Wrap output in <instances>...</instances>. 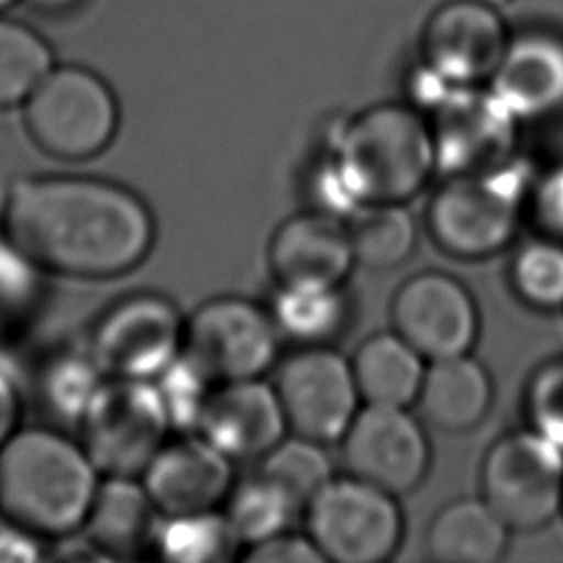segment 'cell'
I'll list each match as a JSON object with an SVG mask.
<instances>
[{"label": "cell", "mask_w": 563, "mask_h": 563, "mask_svg": "<svg viewBox=\"0 0 563 563\" xmlns=\"http://www.w3.org/2000/svg\"><path fill=\"white\" fill-rule=\"evenodd\" d=\"M29 266L33 264L9 240L0 244V330L24 306L31 290Z\"/></svg>", "instance_id": "cell-35"}, {"label": "cell", "mask_w": 563, "mask_h": 563, "mask_svg": "<svg viewBox=\"0 0 563 563\" xmlns=\"http://www.w3.org/2000/svg\"><path fill=\"white\" fill-rule=\"evenodd\" d=\"M350 365L363 402L394 407L416 402L427 367L424 356L396 330L365 339Z\"/></svg>", "instance_id": "cell-23"}, {"label": "cell", "mask_w": 563, "mask_h": 563, "mask_svg": "<svg viewBox=\"0 0 563 563\" xmlns=\"http://www.w3.org/2000/svg\"><path fill=\"white\" fill-rule=\"evenodd\" d=\"M482 499L510 530H537L563 506V446L534 429L501 435L482 462Z\"/></svg>", "instance_id": "cell-8"}, {"label": "cell", "mask_w": 563, "mask_h": 563, "mask_svg": "<svg viewBox=\"0 0 563 563\" xmlns=\"http://www.w3.org/2000/svg\"><path fill=\"white\" fill-rule=\"evenodd\" d=\"M561 512H563V506H561Z\"/></svg>", "instance_id": "cell-41"}, {"label": "cell", "mask_w": 563, "mask_h": 563, "mask_svg": "<svg viewBox=\"0 0 563 563\" xmlns=\"http://www.w3.org/2000/svg\"><path fill=\"white\" fill-rule=\"evenodd\" d=\"M231 462L200 433H187L161 446L141 482L163 517L218 510L233 486Z\"/></svg>", "instance_id": "cell-16"}, {"label": "cell", "mask_w": 563, "mask_h": 563, "mask_svg": "<svg viewBox=\"0 0 563 563\" xmlns=\"http://www.w3.org/2000/svg\"><path fill=\"white\" fill-rule=\"evenodd\" d=\"M240 539L224 512L207 510L163 517L154 537V552L176 563H222L235 556Z\"/></svg>", "instance_id": "cell-27"}, {"label": "cell", "mask_w": 563, "mask_h": 563, "mask_svg": "<svg viewBox=\"0 0 563 563\" xmlns=\"http://www.w3.org/2000/svg\"><path fill=\"white\" fill-rule=\"evenodd\" d=\"M246 561L251 563H314L323 561L314 543L308 539V534H292V532H279L266 541H260L255 545H249Z\"/></svg>", "instance_id": "cell-36"}, {"label": "cell", "mask_w": 563, "mask_h": 563, "mask_svg": "<svg viewBox=\"0 0 563 563\" xmlns=\"http://www.w3.org/2000/svg\"><path fill=\"white\" fill-rule=\"evenodd\" d=\"M279 330L251 299L216 297L185 319L183 354L216 385L260 378L275 361Z\"/></svg>", "instance_id": "cell-9"}, {"label": "cell", "mask_w": 563, "mask_h": 563, "mask_svg": "<svg viewBox=\"0 0 563 563\" xmlns=\"http://www.w3.org/2000/svg\"><path fill=\"white\" fill-rule=\"evenodd\" d=\"M20 2H24V0H0V13H7L11 7L20 4Z\"/></svg>", "instance_id": "cell-40"}, {"label": "cell", "mask_w": 563, "mask_h": 563, "mask_svg": "<svg viewBox=\"0 0 563 563\" xmlns=\"http://www.w3.org/2000/svg\"><path fill=\"white\" fill-rule=\"evenodd\" d=\"M510 528L479 499L446 504L427 530V554L438 563H495L508 548Z\"/></svg>", "instance_id": "cell-22"}, {"label": "cell", "mask_w": 563, "mask_h": 563, "mask_svg": "<svg viewBox=\"0 0 563 563\" xmlns=\"http://www.w3.org/2000/svg\"><path fill=\"white\" fill-rule=\"evenodd\" d=\"M20 394L11 372L0 361V446L18 431L20 420Z\"/></svg>", "instance_id": "cell-38"}, {"label": "cell", "mask_w": 563, "mask_h": 563, "mask_svg": "<svg viewBox=\"0 0 563 563\" xmlns=\"http://www.w3.org/2000/svg\"><path fill=\"white\" fill-rule=\"evenodd\" d=\"M515 292L532 308H563V242L539 238L523 244L512 262Z\"/></svg>", "instance_id": "cell-30"}, {"label": "cell", "mask_w": 563, "mask_h": 563, "mask_svg": "<svg viewBox=\"0 0 563 563\" xmlns=\"http://www.w3.org/2000/svg\"><path fill=\"white\" fill-rule=\"evenodd\" d=\"M286 431L275 387L244 378L213 387L196 433L231 460H260L286 438Z\"/></svg>", "instance_id": "cell-17"}, {"label": "cell", "mask_w": 563, "mask_h": 563, "mask_svg": "<svg viewBox=\"0 0 563 563\" xmlns=\"http://www.w3.org/2000/svg\"><path fill=\"white\" fill-rule=\"evenodd\" d=\"M273 387L288 431L321 444L341 440L363 402L350 361L325 345L290 354Z\"/></svg>", "instance_id": "cell-12"}, {"label": "cell", "mask_w": 563, "mask_h": 563, "mask_svg": "<svg viewBox=\"0 0 563 563\" xmlns=\"http://www.w3.org/2000/svg\"><path fill=\"white\" fill-rule=\"evenodd\" d=\"M279 334L303 345H323L347 317L341 286H279L271 306Z\"/></svg>", "instance_id": "cell-25"}, {"label": "cell", "mask_w": 563, "mask_h": 563, "mask_svg": "<svg viewBox=\"0 0 563 563\" xmlns=\"http://www.w3.org/2000/svg\"><path fill=\"white\" fill-rule=\"evenodd\" d=\"M435 169L479 172L512 161L519 119L490 88L451 86L429 108Z\"/></svg>", "instance_id": "cell-11"}, {"label": "cell", "mask_w": 563, "mask_h": 563, "mask_svg": "<svg viewBox=\"0 0 563 563\" xmlns=\"http://www.w3.org/2000/svg\"><path fill=\"white\" fill-rule=\"evenodd\" d=\"M297 512L303 508L260 468L251 477L233 482L224 499V517L246 548L286 532Z\"/></svg>", "instance_id": "cell-24"}, {"label": "cell", "mask_w": 563, "mask_h": 563, "mask_svg": "<svg viewBox=\"0 0 563 563\" xmlns=\"http://www.w3.org/2000/svg\"><path fill=\"white\" fill-rule=\"evenodd\" d=\"M391 321L394 330L429 361L471 352L479 330L468 288L438 271L418 273L398 288Z\"/></svg>", "instance_id": "cell-15"}, {"label": "cell", "mask_w": 563, "mask_h": 563, "mask_svg": "<svg viewBox=\"0 0 563 563\" xmlns=\"http://www.w3.org/2000/svg\"><path fill=\"white\" fill-rule=\"evenodd\" d=\"M303 517L308 539L332 563H383L405 530L396 495L350 473L323 484Z\"/></svg>", "instance_id": "cell-7"}, {"label": "cell", "mask_w": 563, "mask_h": 563, "mask_svg": "<svg viewBox=\"0 0 563 563\" xmlns=\"http://www.w3.org/2000/svg\"><path fill=\"white\" fill-rule=\"evenodd\" d=\"M354 264L347 224L323 209L286 218L268 244L277 286H341Z\"/></svg>", "instance_id": "cell-18"}, {"label": "cell", "mask_w": 563, "mask_h": 563, "mask_svg": "<svg viewBox=\"0 0 563 563\" xmlns=\"http://www.w3.org/2000/svg\"><path fill=\"white\" fill-rule=\"evenodd\" d=\"M185 319L163 295H130L97 321L90 356L106 378L154 380L183 350Z\"/></svg>", "instance_id": "cell-10"}, {"label": "cell", "mask_w": 563, "mask_h": 563, "mask_svg": "<svg viewBox=\"0 0 563 563\" xmlns=\"http://www.w3.org/2000/svg\"><path fill=\"white\" fill-rule=\"evenodd\" d=\"M154 383L163 398L169 427L176 431L196 433L216 383L194 361H189L183 350L154 378Z\"/></svg>", "instance_id": "cell-32"}, {"label": "cell", "mask_w": 563, "mask_h": 563, "mask_svg": "<svg viewBox=\"0 0 563 563\" xmlns=\"http://www.w3.org/2000/svg\"><path fill=\"white\" fill-rule=\"evenodd\" d=\"M106 380L99 365L88 356L68 354L51 361L40 378V398L44 407L59 420H75L84 416L90 398Z\"/></svg>", "instance_id": "cell-31"}, {"label": "cell", "mask_w": 563, "mask_h": 563, "mask_svg": "<svg viewBox=\"0 0 563 563\" xmlns=\"http://www.w3.org/2000/svg\"><path fill=\"white\" fill-rule=\"evenodd\" d=\"M488 88L519 119H545L563 110V42L548 33L510 37Z\"/></svg>", "instance_id": "cell-19"}, {"label": "cell", "mask_w": 563, "mask_h": 563, "mask_svg": "<svg viewBox=\"0 0 563 563\" xmlns=\"http://www.w3.org/2000/svg\"><path fill=\"white\" fill-rule=\"evenodd\" d=\"M161 512L143 482L108 475L99 482L84 528L88 543L106 559H136L154 548Z\"/></svg>", "instance_id": "cell-20"}, {"label": "cell", "mask_w": 563, "mask_h": 563, "mask_svg": "<svg viewBox=\"0 0 563 563\" xmlns=\"http://www.w3.org/2000/svg\"><path fill=\"white\" fill-rule=\"evenodd\" d=\"M42 559L40 537L31 534L29 530L11 523L2 517L0 521V561H37Z\"/></svg>", "instance_id": "cell-37"}, {"label": "cell", "mask_w": 563, "mask_h": 563, "mask_svg": "<svg viewBox=\"0 0 563 563\" xmlns=\"http://www.w3.org/2000/svg\"><path fill=\"white\" fill-rule=\"evenodd\" d=\"M24 2H29L33 9H37L42 13L57 15V13H64V11L73 9L79 0H24Z\"/></svg>", "instance_id": "cell-39"}, {"label": "cell", "mask_w": 563, "mask_h": 563, "mask_svg": "<svg viewBox=\"0 0 563 563\" xmlns=\"http://www.w3.org/2000/svg\"><path fill=\"white\" fill-rule=\"evenodd\" d=\"M490 400V376L468 352L431 361L416 398L422 418L440 431L477 427L488 413Z\"/></svg>", "instance_id": "cell-21"}, {"label": "cell", "mask_w": 563, "mask_h": 563, "mask_svg": "<svg viewBox=\"0 0 563 563\" xmlns=\"http://www.w3.org/2000/svg\"><path fill=\"white\" fill-rule=\"evenodd\" d=\"M354 262L372 271L400 266L416 246V224L402 205H365L347 224Z\"/></svg>", "instance_id": "cell-26"}, {"label": "cell", "mask_w": 563, "mask_h": 563, "mask_svg": "<svg viewBox=\"0 0 563 563\" xmlns=\"http://www.w3.org/2000/svg\"><path fill=\"white\" fill-rule=\"evenodd\" d=\"M508 29L484 0H446L431 11L420 35V64L455 86H477L495 73Z\"/></svg>", "instance_id": "cell-14"}, {"label": "cell", "mask_w": 563, "mask_h": 563, "mask_svg": "<svg viewBox=\"0 0 563 563\" xmlns=\"http://www.w3.org/2000/svg\"><path fill=\"white\" fill-rule=\"evenodd\" d=\"M26 132L40 150L64 161L103 152L119 128L112 88L90 68L53 66L24 101Z\"/></svg>", "instance_id": "cell-5"}, {"label": "cell", "mask_w": 563, "mask_h": 563, "mask_svg": "<svg viewBox=\"0 0 563 563\" xmlns=\"http://www.w3.org/2000/svg\"><path fill=\"white\" fill-rule=\"evenodd\" d=\"M523 163L451 174L431 196L427 224L435 244L455 257L479 260L501 251L517 231L528 202Z\"/></svg>", "instance_id": "cell-4"}, {"label": "cell", "mask_w": 563, "mask_h": 563, "mask_svg": "<svg viewBox=\"0 0 563 563\" xmlns=\"http://www.w3.org/2000/svg\"><path fill=\"white\" fill-rule=\"evenodd\" d=\"M341 455L350 475L398 497L424 479L431 446L407 407L363 402L341 435Z\"/></svg>", "instance_id": "cell-13"}, {"label": "cell", "mask_w": 563, "mask_h": 563, "mask_svg": "<svg viewBox=\"0 0 563 563\" xmlns=\"http://www.w3.org/2000/svg\"><path fill=\"white\" fill-rule=\"evenodd\" d=\"M99 471L81 449L51 429H18L0 446V512L40 539L84 528Z\"/></svg>", "instance_id": "cell-3"}, {"label": "cell", "mask_w": 563, "mask_h": 563, "mask_svg": "<svg viewBox=\"0 0 563 563\" xmlns=\"http://www.w3.org/2000/svg\"><path fill=\"white\" fill-rule=\"evenodd\" d=\"M526 207L543 238L563 242V161L530 183Z\"/></svg>", "instance_id": "cell-34"}, {"label": "cell", "mask_w": 563, "mask_h": 563, "mask_svg": "<svg viewBox=\"0 0 563 563\" xmlns=\"http://www.w3.org/2000/svg\"><path fill=\"white\" fill-rule=\"evenodd\" d=\"M530 429L563 446V358L541 365L526 389Z\"/></svg>", "instance_id": "cell-33"}, {"label": "cell", "mask_w": 563, "mask_h": 563, "mask_svg": "<svg viewBox=\"0 0 563 563\" xmlns=\"http://www.w3.org/2000/svg\"><path fill=\"white\" fill-rule=\"evenodd\" d=\"M435 169L427 117L411 103H378L347 119L314 180L323 211L352 216L365 205H405Z\"/></svg>", "instance_id": "cell-2"}, {"label": "cell", "mask_w": 563, "mask_h": 563, "mask_svg": "<svg viewBox=\"0 0 563 563\" xmlns=\"http://www.w3.org/2000/svg\"><path fill=\"white\" fill-rule=\"evenodd\" d=\"M2 222L33 266L70 277L132 271L154 242L150 207L132 189L88 176L18 178Z\"/></svg>", "instance_id": "cell-1"}, {"label": "cell", "mask_w": 563, "mask_h": 563, "mask_svg": "<svg viewBox=\"0 0 563 563\" xmlns=\"http://www.w3.org/2000/svg\"><path fill=\"white\" fill-rule=\"evenodd\" d=\"M53 66L48 42L33 26L0 13V108L24 103Z\"/></svg>", "instance_id": "cell-28"}, {"label": "cell", "mask_w": 563, "mask_h": 563, "mask_svg": "<svg viewBox=\"0 0 563 563\" xmlns=\"http://www.w3.org/2000/svg\"><path fill=\"white\" fill-rule=\"evenodd\" d=\"M77 427L95 468L121 477L141 475L172 429L156 383L143 378H106Z\"/></svg>", "instance_id": "cell-6"}, {"label": "cell", "mask_w": 563, "mask_h": 563, "mask_svg": "<svg viewBox=\"0 0 563 563\" xmlns=\"http://www.w3.org/2000/svg\"><path fill=\"white\" fill-rule=\"evenodd\" d=\"M260 471L290 493L301 508L334 477L323 444L295 433L260 457Z\"/></svg>", "instance_id": "cell-29"}]
</instances>
